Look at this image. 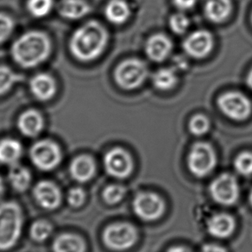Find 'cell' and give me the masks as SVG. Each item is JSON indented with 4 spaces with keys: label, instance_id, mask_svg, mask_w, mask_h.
<instances>
[{
    "label": "cell",
    "instance_id": "27",
    "mask_svg": "<svg viewBox=\"0 0 252 252\" xmlns=\"http://www.w3.org/2000/svg\"><path fill=\"white\" fill-rule=\"evenodd\" d=\"M20 79V76L15 74L11 68L0 66V96L10 91Z\"/></svg>",
    "mask_w": 252,
    "mask_h": 252
},
{
    "label": "cell",
    "instance_id": "2",
    "mask_svg": "<svg viewBox=\"0 0 252 252\" xmlns=\"http://www.w3.org/2000/svg\"><path fill=\"white\" fill-rule=\"evenodd\" d=\"M51 42L45 33L36 31L20 35L11 46V56L16 63L25 68L38 66L49 58Z\"/></svg>",
    "mask_w": 252,
    "mask_h": 252
},
{
    "label": "cell",
    "instance_id": "37",
    "mask_svg": "<svg viewBox=\"0 0 252 252\" xmlns=\"http://www.w3.org/2000/svg\"><path fill=\"white\" fill-rule=\"evenodd\" d=\"M175 68L176 70L180 69V70H183L188 67V63L186 62L185 60L182 58H177L175 60Z\"/></svg>",
    "mask_w": 252,
    "mask_h": 252
},
{
    "label": "cell",
    "instance_id": "9",
    "mask_svg": "<svg viewBox=\"0 0 252 252\" xmlns=\"http://www.w3.org/2000/svg\"><path fill=\"white\" fill-rule=\"evenodd\" d=\"M133 211L141 220L152 222L159 220L165 212L164 200L151 192H142L134 198Z\"/></svg>",
    "mask_w": 252,
    "mask_h": 252
},
{
    "label": "cell",
    "instance_id": "36",
    "mask_svg": "<svg viewBox=\"0 0 252 252\" xmlns=\"http://www.w3.org/2000/svg\"><path fill=\"white\" fill-rule=\"evenodd\" d=\"M201 252H227V251L221 245L216 244H207L201 249Z\"/></svg>",
    "mask_w": 252,
    "mask_h": 252
},
{
    "label": "cell",
    "instance_id": "5",
    "mask_svg": "<svg viewBox=\"0 0 252 252\" xmlns=\"http://www.w3.org/2000/svg\"><path fill=\"white\" fill-rule=\"evenodd\" d=\"M148 74L147 65L143 61L131 58L119 63L114 72V79L124 90H134L143 85Z\"/></svg>",
    "mask_w": 252,
    "mask_h": 252
},
{
    "label": "cell",
    "instance_id": "15",
    "mask_svg": "<svg viewBox=\"0 0 252 252\" xmlns=\"http://www.w3.org/2000/svg\"><path fill=\"white\" fill-rule=\"evenodd\" d=\"M208 233L214 238H227L231 237L236 228V221L228 214H214L207 224Z\"/></svg>",
    "mask_w": 252,
    "mask_h": 252
},
{
    "label": "cell",
    "instance_id": "42",
    "mask_svg": "<svg viewBox=\"0 0 252 252\" xmlns=\"http://www.w3.org/2000/svg\"></svg>",
    "mask_w": 252,
    "mask_h": 252
},
{
    "label": "cell",
    "instance_id": "31",
    "mask_svg": "<svg viewBox=\"0 0 252 252\" xmlns=\"http://www.w3.org/2000/svg\"><path fill=\"white\" fill-rule=\"evenodd\" d=\"M31 236L36 242L45 241L52 232V225L48 221H35L31 228Z\"/></svg>",
    "mask_w": 252,
    "mask_h": 252
},
{
    "label": "cell",
    "instance_id": "18",
    "mask_svg": "<svg viewBox=\"0 0 252 252\" xmlns=\"http://www.w3.org/2000/svg\"><path fill=\"white\" fill-rule=\"evenodd\" d=\"M71 176L76 182H84L90 181L95 175L96 172V164L91 157L87 155H81L80 157L74 158L71 162Z\"/></svg>",
    "mask_w": 252,
    "mask_h": 252
},
{
    "label": "cell",
    "instance_id": "6",
    "mask_svg": "<svg viewBox=\"0 0 252 252\" xmlns=\"http://www.w3.org/2000/svg\"><path fill=\"white\" fill-rule=\"evenodd\" d=\"M138 238L137 229L126 222H117L108 225L103 231L102 238L110 250L121 252L131 248Z\"/></svg>",
    "mask_w": 252,
    "mask_h": 252
},
{
    "label": "cell",
    "instance_id": "11",
    "mask_svg": "<svg viewBox=\"0 0 252 252\" xmlns=\"http://www.w3.org/2000/svg\"><path fill=\"white\" fill-rule=\"evenodd\" d=\"M104 166L108 175L117 179H126L133 172L134 161L130 153L122 148H114L104 158Z\"/></svg>",
    "mask_w": 252,
    "mask_h": 252
},
{
    "label": "cell",
    "instance_id": "19",
    "mask_svg": "<svg viewBox=\"0 0 252 252\" xmlns=\"http://www.w3.org/2000/svg\"><path fill=\"white\" fill-rule=\"evenodd\" d=\"M231 0H205L204 11L209 21L220 24L225 21L231 15Z\"/></svg>",
    "mask_w": 252,
    "mask_h": 252
},
{
    "label": "cell",
    "instance_id": "16",
    "mask_svg": "<svg viewBox=\"0 0 252 252\" xmlns=\"http://www.w3.org/2000/svg\"><path fill=\"white\" fill-rule=\"evenodd\" d=\"M30 88L35 98L47 101L52 98L57 91V86L54 78L48 74H35L30 82Z\"/></svg>",
    "mask_w": 252,
    "mask_h": 252
},
{
    "label": "cell",
    "instance_id": "13",
    "mask_svg": "<svg viewBox=\"0 0 252 252\" xmlns=\"http://www.w3.org/2000/svg\"><path fill=\"white\" fill-rule=\"evenodd\" d=\"M33 194L39 206L48 210L56 209L62 202V192L58 186L49 181L38 182L34 188Z\"/></svg>",
    "mask_w": 252,
    "mask_h": 252
},
{
    "label": "cell",
    "instance_id": "32",
    "mask_svg": "<svg viewBox=\"0 0 252 252\" xmlns=\"http://www.w3.org/2000/svg\"><path fill=\"white\" fill-rule=\"evenodd\" d=\"M168 23L172 32L176 35L184 34L189 30L190 25L189 18L182 12L172 15Z\"/></svg>",
    "mask_w": 252,
    "mask_h": 252
},
{
    "label": "cell",
    "instance_id": "21",
    "mask_svg": "<svg viewBox=\"0 0 252 252\" xmlns=\"http://www.w3.org/2000/svg\"><path fill=\"white\" fill-rule=\"evenodd\" d=\"M23 155L22 144L13 138H4L0 141V163L14 166Z\"/></svg>",
    "mask_w": 252,
    "mask_h": 252
},
{
    "label": "cell",
    "instance_id": "25",
    "mask_svg": "<svg viewBox=\"0 0 252 252\" xmlns=\"http://www.w3.org/2000/svg\"><path fill=\"white\" fill-rule=\"evenodd\" d=\"M11 187L18 192H25L28 189L32 182V174L27 168L19 165L11 166L8 175Z\"/></svg>",
    "mask_w": 252,
    "mask_h": 252
},
{
    "label": "cell",
    "instance_id": "29",
    "mask_svg": "<svg viewBox=\"0 0 252 252\" xmlns=\"http://www.w3.org/2000/svg\"><path fill=\"white\" fill-rule=\"evenodd\" d=\"M126 194V189L120 184L108 185L103 191V198L106 203L115 205L121 201Z\"/></svg>",
    "mask_w": 252,
    "mask_h": 252
},
{
    "label": "cell",
    "instance_id": "7",
    "mask_svg": "<svg viewBox=\"0 0 252 252\" xmlns=\"http://www.w3.org/2000/svg\"><path fill=\"white\" fill-rule=\"evenodd\" d=\"M30 156L33 164L42 171L55 169L63 160L59 145L50 140L36 142L31 149Z\"/></svg>",
    "mask_w": 252,
    "mask_h": 252
},
{
    "label": "cell",
    "instance_id": "17",
    "mask_svg": "<svg viewBox=\"0 0 252 252\" xmlns=\"http://www.w3.org/2000/svg\"><path fill=\"white\" fill-rule=\"evenodd\" d=\"M18 127L25 137H37L44 127V120L40 112L35 110H28L19 117Z\"/></svg>",
    "mask_w": 252,
    "mask_h": 252
},
{
    "label": "cell",
    "instance_id": "34",
    "mask_svg": "<svg viewBox=\"0 0 252 252\" xmlns=\"http://www.w3.org/2000/svg\"><path fill=\"white\" fill-rule=\"evenodd\" d=\"M67 202L71 207H80L84 204L86 200V193L81 188L71 189L67 193Z\"/></svg>",
    "mask_w": 252,
    "mask_h": 252
},
{
    "label": "cell",
    "instance_id": "41",
    "mask_svg": "<svg viewBox=\"0 0 252 252\" xmlns=\"http://www.w3.org/2000/svg\"><path fill=\"white\" fill-rule=\"evenodd\" d=\"M249 200H250V203L252 205V190L251 191V193H250V196H249Z\"/></svg>",
    "mask_w": 252,
    "mask_h": 252
},
{
    "label": "cell",
    "instance_id": "1",
    "mask_svg": "<svg viewBox=\"0 0 252 252\" xmlns=\"http://www.w3.org/2000/svg\"><path fill=\"white\" fill-rule=\"evenodd\" d=\"M108 42V33L97 21H90L81 25L71 37L69 48L78 61L89 63L98 58L105 51Z\"/></svg>",
    "mask_w": 252,
    "mask_h": 252
},
{
    "label": "cell",
    "instance_id": "3",
    "mask_svg": "<svg viewBox=\"0 0 252 252\" xmlns=\"http://www.w3.org/2000/svg\"><path fill=\"white\" fill-rule=\"evenodd\" d=\"M24 214L18 204H0V251H7L18 243L23 231Z\"/></svg>",
    "mask_w": 252,
    "mask_h": 252
},
{
    "label": "cell",
    "instance_id": "28",
    "mask_svg": "<svg viewBox=\"0 0 252 252\" xmlns=\"http://www.w3.org/2000/svg\"><path fill=\"white\" fill-rule=\"evenodd\" d=\"M210 120L203 114L194 115L189 121V130L196 137H201L207 134L210 130Z\"/></svg>",
    "mask_w": 252,
    "mask_h": 252
},
{
    "label": "cell",
    "instance_id": "40",
    "mask_svg": "<svg viewBox=\"0 0 252 252\" xmlns=\"http://www.w3.org/2000/svg\"><path fill=\"white\" fill-rule=\"evenodd\" d=\"M4 182H3V179L0 175V197L2 196V194L4 193Z\"/></svg>",
    "mask_w": 252,
    "mask_h": 252
},
{
    "label": "cell",
    "instance_id": "33",
    "mask_svg": "<svg viewBox=\"0 0 252 252\" xmlns=\"http://www.w3.org/2000/svg\"><path fill=\"white\" fill-rule=\"evenodd\" d=\"M14 27V21L10 16L0 13V43L6 41L11 36Z\"/></svg>",
    "mask_w": 252,
    "mask_h": 252
},
{
    "label": "cell",
    "instance_id": "35",
    "mask_svg": "<svg viewBox=\"0 0 252 252\" xmlns=\"http://www.w3.org/2000/svg\"><path fill=\"white\" fill-rule=\"evenodd\" d=\"M175 7L180 11H185L191 10L194 7L196 4L197 0H173Z\"/></svg>",
    "mask_w": 252,
    "mask_h": 252
},
{
    "label": "cell",
    "instance_id": "14",
    "mask_svg": "<svg viewBox=\"0 0 252 252\" xmlns=\"http://www.w3.org/2000/svg\"><path fill=\"white\" fill-rule=\"evenodd\" d=\"M173 43L164 34H155L148 39L145 44V53L148 58L155 63H161L171 54Z\"/></svg>",
    "mask_w": 252,
    "mask_h": 252
},
{
    "label": "cell",
    "instance_id": "30",
    "mask_svg": "<svg viewBox=\"0 0 252 252\" xmlns=\"http://www.w3.org/2000/svg\"><path fill=\"white\" fill-rule=\"evenodd\" d=\"M234 168L243 176L252 175V152L244 151L235 158Z\"/></svg>",
    "mask_w": 252,
    "mask_h": 252
},
{
    "label": "cell",
    "instance_id": "26",
    "mask_svg": "<svg viewBox=\"0 0 252 252\" xmlns=\"http://www.w3.org/2000/svg\"><path fill=\"white\" fill-rule=\"evenodd\" d=\"M54 0H28L27 8L31 14L36 18H44L50 13Z\"/></svg>",
    "mask_w": 252,
    "mask_h": 252
},
{
    "label": "cell",
    "instance_id": "24",
    "mask_svg": "<svg viewBox=\"0 0 252 252\" xmlns=\"http://www.w3.org/2000/svg\"><path fill=\"white\" fill-rule=\"evenodd\" d=\"M178 82L176 71L174 68L163 67L152 75V84L160 91H168L175 88Z\"/></svg>",
    "mask_w": 252,
    "mask_h": 252
},
{
    "label": "cell",
    "instance_id": "12",
    "mask_svg": "<svg viewBox=\"0 0 252 252\" xmlns=\"http://www.w3.org/2000/svg\"><path fill=\"white\" fill-rule=\"evenodd\" d=\"M214 44V37L210 32L199 30L186 37L183 42V49L190 57L202 59L212 52Z\"/></svg>",
    "mask_w": 252,
    "mask_h": 252
},
{
    "label": "cell",
    "instance_id": "8",
    "mask_svg": "<svg viewBox=\"0 0 252 252\" xmlns=\"http://www.w3.org/2000/svg\"><path fill=\"white\" fill-rule=\"evenodd\" d=\"M217 105L224 115L234 121H244L252 112V102L238 92H227L221 95Z\"/></svg>",
    "mask_w": 252,
    "mask_h": 252
},
{
    "label": "cell",
    "instance_id": "20",
    "mask_svg": "<svg viewBox=\"0 0 252 252\" xmlns=\"http://www.w3.org/2000/svg\"><path fill=\"white\" fill-rule=\"evenodd\" d=\"M58 11L63 18L77 20L86 17L91 11V7L84 0H63Z\"/></svg>",
    "mask_w": 252,
    "mask_h": 252
},
{
    "label": "cell",
    "instance_id": "23",
    "mask_svg": "<svg viewBox=\"0 0 252 252\" xmlns=\"http://www.w3.org/2000/svg\"><path fill=\"white\" fill-rule=\"evenodd\" d=\"M53 251L54 252H86V244L80 236L65 233L55 239Z\"/></svg>",
    "mask_w": 252,
    "mask_h": 252
},
{
    "label": "cell",
    "instance_id": "4",
    "mask_svg": "<svg viewBox=\"0 0 252 252\" xmlns=\"http://www.w3.org/2000/svg\"><path fill=\"white\" fill-rule=\"evenodd\" d=\"M217 161L214 147L206 142H197L193 144L188 156L189 170L198 178L210 175L216 168Z\"/></svg>",
    "mask_w": 252,
    "mask_h": 252
},
{
    "label": "cell",
    "instance_id": "22",
    "mask_svg": "<svg viewBox=\"0 0 252 252\" xmlns=\"http://www.w3.org/2000/svg\"><path fill=\"white\" fill-rule=\"evenodd\" d=\"M105 16L112 25H124L130 18V6L125 0H111L105 6Z\"/></svg>",
    "mask_w": 252,
    "mask_h": 252
},
{
    "label": "cell",
    "instance_id": "38",
    "mask_svg": "<svg viewBox=\"0 0 252 252\" xmlns=\"http://www.w3.org/2000/svg\"><path fill=\"white\" fill-rule=\"evenodd\" d=\"M167 252H192L189 248L182 247V246H175L169 249Z\"/></svg>",
    "mask_w": 252,
    "mask_h": 252
},
{
    "label": "cell",
    "instance_id": "10",
    "mask_svg": "<svg viewBox=\"0 0 252 252\" xmlns=\"http://www.w3.org/2000/svg\"><path fill=\"white\" fill-rule=\"evenodd\" d=\"M210 193L216 203L227 207L234 205L239 198L237 179L230 174L219 175L211 183Z\"/></svg>",
    "mask_w": 252,
    "mask_h": 252
},
{
    "label": "cell",
    "instance_id": "39",
    "mask_svg": "<svg viewBox=\"0 0 252 252\" xmlns=\"http://www.w3.org/2000/svg\"><path fill=\"white\" fill-rule=\"evenodd\" d=\"M246 83L251 90H252V69L249 72L247 78H246Z\"/></svg>",
    "mask_w": 252,
    "mask_h": 252
}]
</instances>
